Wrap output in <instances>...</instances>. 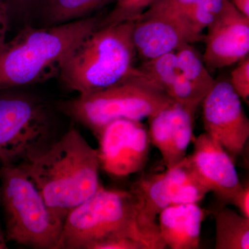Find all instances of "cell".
<instances>
[{
    "mask_svg": "<svg viewBox=\"0 0 249 249\" xmlns=\"http://www.w3.org/2000/svg\"><path fill=\"white\" fill-rule=\"evenodd\" d=\"M115 0H43L37 17L43 27L60 25L88 18Z\"/></svg>",
    "mask_w": 249,
    "mask_h": 249,
    "instance_id": "cell-16",
    "label": "cell"
},
{
    "mask_svg": "<svg viewBox=\"0 0 249 249\" xmlns=\"http://www.w3.org/2000/svg\"><path fill=\"white\" fill-rule=\"evenodd\" d=\"M134 22L98 27L78 42L69 54L58 78L78 95L116 84L134 71L137 51Z\"/></svg>",
    "mask_w": 249,
    "mask_h": 249,
    "instance_id": "cell-4",
    "label": "cell"
},
{
    "mask_svg": "<svg viewBox=\"0 0 249 249\" xmlns=\"http://www.w3.org/2000/svg\"><path fill=\"white\" fill-rule=\"evenodd\" d=\"M230 204L233 205L240 211V214L244 217L249 218V185L242 186L232 197Z\"/></svg>",
    "mask_w": 249,
    "mask_h": 249,
    "instance_id": "cell-25",
    "label": "cell"
},
{
    "mask_svg": "<svg viewBox=\"0 0 249 249\" xmlns=\"http://www.w3.org/2000/svg\"><path fill=\"white\" fill-rule=\"evenodd\" d=\"M175 53L183 76L206 97L216 82L208 71L202 55L189 43L182 44L175 50Z\"/></svg>",
    "mask_w": 249,
    "mask_h": 249,
    "instance_id": "cell-18",
    "label": "cell"
},
{
    "mask_svg": "<svg viewBox=\"0 0 249 249\" xmlns=\"http://www.w3.org/2000/svg\"><path fill=\"white\" fill-rule=\"evenodd\" d=\"M139 69L167 95L181 75L175 52L145 60Z\"/></svg>",
    "mask_w": 249,
    "mask_h": 249,
    "instance_id": "cell-19",
    "label": "cell"
},
{
    "mask_svg": "<svg viewBox=\"0 0 249 249\" xmlns=\"http://www.w3.org/2000/svg\"><path fill=\"white\" fill-rule=\"evenodd\" d=\"M136 67L124 79L104 89L56 103L57 109L95 135L118 119L142 121L174 103Z\"/></svg>",
    "mask_w": 249,
    "mask_h": 249,
    "instance_id": "cell-5",
    "label": "cell"
},
{
    "mask_svg": "<svg viewBox=\"0 0 249 249\" xmlns=\"http://www.w3.org/2000/svg\"><path fill=\"white\" fill-rule=\"evenodd\" d=\"M196 0H154L143 14L147 15L180 14Z\"/></svg>",
    "mask_w": 249,
    "mask_h": 249,
    "instance_id": "cell-23",
    "label": "cell"
},
{
    "mask_svg": "<svg viewBox=\"0 0 249 249\" xmlns=\"http://www.w3.org/2000/svg\"><path fill=\"white\" fill-rule=\"evenodd\" d=\"M132 191L141 201L147 217L155 221L165 208L199 203L209 193L185 159L163 173L142 178Z\"/></svg>",
    "mask_w": 249,
    "mask_h": 249,
    "instance_id": "cell-10",
    "label": "cell"
},
{
    "mask_svg": "<svg viewBox=\"0 0 249 249\" xmlns=\"http://www.w3.org/2000/svg\"><path fill=\"white\" fill-rule=\"evenodd\" d=\"M0 197H1V188H0Z\"/></svg>",
    "mask_w": 249,
    "mask_h": 249,
    "instance_id": "cell-29",
    "label": "cell"
},
{
    "mask_svg": "<svg viewBox=\"0 0 249 249\" xmlns=\"http://www.w3.org/2000/svg\"><path fill=\"white\" fill-rule=\"evenodd\" d=\"M133 41L143 61L175 52L183 43L204 40L181 14H142L134 22Z\"/></svg>",
    "mask_w": 249,
    "mask_h": 249,
    "instance_id": "cell-12",
    "label": "cell"
},
{
    "mask_svg": "<svg viewBox=\"0 0 249 249\" xmlns=\"http://www.w3.org/2000/svg\"><path fill=\"white\" fill-rule=\"evenodd\" d=\"M19 165L63 222L102 186L97 150L73 127Z\"/></svg>",
    "mask_w": 249,
    "mask_h": 249,
    "instance_id": "cell-2",
    "label": "cell"
},
{
    "mask_svg": "<svg viewBox=\"0 0 249 249\" xmlns=\"http://www.w3.org/2000/svg\"><path fill=\"white\" fill-rule=\"evenodd\" d=\"M115 1L114 9L104 18H101L98 27L128 21L135 22L154 0H115Z\"/></svg>",
    "mask_w": 249,
    "mask_h": 249,
    "instance_id": "cell-21",
    "label": "cell"
},
{
    "mask_svg": "<svg viewBox=\"0 0 249 249\" xmlns=\"http://www.w3.org/2000/svg\"><path fill=\"white\" fill-rule=\"evenodd\" d=\"M193 143V154L185 158L187 163L209 192L224 204H230L242 187L234 160L206 132L195 139Z\"/></svg>",
    "mask_w": 249,
    "mask_h": 249,
    "instance_id": "cell-13",
    "label": "cell"
},
{
    "mask_svg": "<svg viewBox=\"0 0 249 249\" xmlns=\"http://www.w3.org/2000/svg\"><path fill=\"white\" fill-rule=\"evenodd\" d=\"M121 239L136 241L145 249L167 248L158 223L147 217L133 192L101 186L67 214L58 249H103Z\"/></svg>",
    "mask_w": 249,
    "mask_h": 249,
    "instance_id": "cell-1",
    "label": "cell"
},
{
    "mask_svg": "<svg viewBox=\"0 0 249 249\" xmlns=\"http://www.w3.org/2000/svg\"><path fill=\"white\" fill-rule=\"evenodd\" d=\"M100 20L88 17L60 25L24 27L0 48V89L58 77L69 54L97 29Z\"/></svg>",
    "mask_w": 249,
    "mask_h": 249,
    "instance_id": "cell-3",
    "label": "cell"
},
{
    "mask_svg": "<svg viewBox=\"0 0 249 249\" xmlns=\"http://www.w3.org/2000/svg\"><path fill=\"white\" fill-rule=\"evenodd\" d=\"M7 242L4 231L3 230L1 222H0V249H8Z\"/></svg>",
    "mask_w": 249,
    "mask_h": 249,
    "instance_id": "cell-28",
    "label": "cell"
},
{
    "mask_svg": "<svg viewBox=\"0 0 249 249\" xmlns=\"http://www.w3.org/2000/svg\"><path fill=\"white\" fill-rule=\"evenodd\" d=\"M231 85L241 100L249 104V58L242 59V61L231 76Z\"/></svg>",
    "mask_w": 249,
    "mask_h": 249,
    "instance_id": "cell-22",
    "label": "cell"
},
{
    "mask_svg": "<svg viewBox=\"0 0 249 249\" xmlns=\"http://www.w3.org/2000/svg\"><path fill=\"white\" fill-rule=\"evenodd\" d=\"M232 4L240 12L249 17V0H232Z\"/></svg>",
    "mask_w": 249,
    "mask_h": 249,
    "instance_id": "cell-27",
    "label": "cell"
},
{
    "mask_svg": "<svg viewBox=\"0 0 249 249\" xmlns=\"http://www.w3.org/2000/svg\"><path fill=\"white\" fill-rule=\"evenodd\" d=\"M201 103L206 133L235 160L249 138V120L242 100L230 83L222 81L215 83Z\"/></svg>",
    "mask_w": 249,
    "mask_h": 249,
    "instance_id": "cell-9",
    "label": "cell"
},
{
    "mask_svg": "<svg viewBox=\"0 0 249 249\" xmlns=\"http://www.w3.org/2000/svg\"><path fill=\"white\" fill-rule=\"evenodd\" d=\"M100 167L116 178L139 173L146 164L150 136L142 121L118 119L103 127L96 136Z\"/></svg>",
    "mask_w": 249,
    "mask_h": 249,
    "instance_id": "cell-8",
    "label": "cell"
},
{
    "mask_svg": "<svg viewBox=\"0 0 249 249\" xmlns=\"http://www.w3.org/2000/svg\"><path fill=\"white\" fill-rule=\"evenodd\" d=\"M216 249H249V218L222 206L214 213Z\"/></svg>",
    "mask_w": 249,
    "mask_h": 249,
    "instance_id": "cell-17",
    "label": "cell"
},
{
    "mask_svg": "<svg viewBox=\"0 0 249 249\" xmlns=\"http://www.w3.org/2000/svg\"><path fill=\"white\" fill-rule=\"evenodd\" d=\"M0 181L8 242L31 249H58L64 222L51 211L22 167H0Z\"/></svg>",
    "mask_w": 249,
    "mask_h": 249,
    "instance_id": "cell-6",
    "label": "cell"
},
{
    "mask_svg": "<svg viewBox=\"0 0 249 249\" xmlns=\"http://www.w3.org/2000/svg\"><path fill=\"white\" fill-rule=\"evenodd\" d=\"M52 111L40 98L0 89V166L19 164L51 142Z\"/></svg>",
    "mask_w": 249,
    "mask_h": 249,
    "instance_id": "cell-7",
    "label": "cell"
},
{
    "mask_svg": "<svg viewBox=\"0 0 249 249\" xmlns=\"http://www.w3.org/2000/svg\"><path fill=\"white\" fill-rule=\"evenodd\" d=\"M148 119L150 142L160 152L166 169L178 165L193 141L194 114L174 103Z\"/></svg>",
    "mask_w": 249,
    "mask_h": 249,
    "instance_id": "cell-14",
    "label": "cell"
},
{
    "mask_svg": "<svg viewBox=\"0 0 249 249\" xmlns=\"http://www.w3.org/2000/svg\"><path fill=\"white\" fill-rule=\"evenodd\" d=\"M224 0H196L181 14L195 31L201 34L222 9Z\"/></svg>",
    "mask_w": 249,
    "mask_h": 249,
    "instance_id": "cell-20",
    "label": "cell"
},
{
    "mask_svg": "<svg viewBox=\"0 0 249 249\" xmlns=\"http://www.w3.org/2000/svg\"><path fill=\"white\" fill-rule=\"evenodd\" d=\"M204 211L198 203L173 205L159 214L160 237L171 249H196L200 243Z\"/></svg>",
    "mask_w": 249,
    "mask_h": 249,
    "instance_id": "cell-15",
    "label": "cell"
},
{
    "mask_svg": "<svg viewBox=\"0 0 249 249\" xmlns=\"http://www.w3.org/2000/svg\"><path fill=\"white\" fill-rule=\"evenodd\" d=\"M207 29L202 55L206 67L222 69L248 56L249 17L230 0H224L222 9Z\"/></svg>",
    "mask_w": 249,
    "mask_h": 249,
    "instance_id": "cell-11",
    "label": "cell"
},
{
    "mask_svg": "<svg viewBox=\"0 0 249 249\" xmlns=\"http://www.w3.org/2000/svg\"><path fill=\"white\" fill-rule=\"evenodd\" d=\"M43 0H4L11 16L30 19L37 16Z\"/></svg>",
    "mask_w": 249,
    "mask_h": 249,
    "instance_id": "cell-24",
    "label": "cell"
},
{
    "mask_svg": "<svg viewBox=\"0 0 249 249\" xmlns=\"http://www.w3.org/2000/svg\"><path fill=\"white\" fill-rule=\"evenodd\" d=\"M11 14L4 0H0V48L6 42V37L9 30Z\"/></svg>",
    "mask_w": 249,
    "mask_h": 249,
    "instance_id": "cell-26",
    "label": "cell"
}]
</instances>
